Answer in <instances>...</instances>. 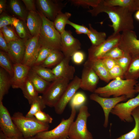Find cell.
<instances>
[{"label":"cell","instance_id":"cell-27","mask_svg":"<svg viewBox=\"0 0 139 139\" xmlns=\"http://www.w3.org/2000/svg\"><path fill=\"white\" fill-rule=\"evenodd\" d=\"M11 86V77L3 68H0V101H2L4 96L7 94Z\"/></svg>","mask_w":139,"mask_h":139},{"label":"cell","instance_id":"cell-29","mask_svg":"<svg viewBox=\"0 0 139 139\" xmlns=\"http://www.w3.org/2000/svg\"><path fill=\"white\" fill-rule=\"evenodd\" d=\"M90 32L87 35L90 39L92 46H95L100 45L106 40V34L105 32H99L94 29L92 25L89 24Z\"/></svg>","mask_w":139,"mask_h":139},{"label":"cell","instance_id":"cell-30","mask_svg":"<svg viewBox=\"0 0 139 139\" xmlns=\"http://www.w3.org/2000/svg\"><path fill=\"white\" fill-rule=\"evenodd\" d=\"M71 15V14L69 12L63 13L61 12L57 15L53 22L55 28L60 34L65 30L66 25Z\"/></svg>","mask_w":139,"mask_h":139},{"label":"cell","instance_id":"cell-35","mask_svg":"<svg viewBox=\"0 0 139 139\" xmlns=\"http://www.w3.org/2000/svg\"><path fill=\"white\" fill-rule=\"evenodd\" d=\"M7 54L3 51H0V66L9 74L11 78L13 75V65Z\"/></svg>","mask_w":139,"mask_h":139},{"label":"cell","instance_id":"cell-5","mask_svg":"<svg viewBox=\"0 0 139 139\" xmlns=\"http://www.w3.org/2000/svg\"><path fill=\"white\" fill-rule=\"evenodd\" d=\"M88 107L85 105L81 106L76 120L70 127L68 137L72 139H93L91 133L88 130L87 122L90 116Z\"/></svg>","mask_w":139,"mask_h":139},{"label":"cell","instance_id":"cell-43","mask_svg":"<svg viewBox=\"0 0 139 139\" xmlns=\"http://www.w3.org/2000/svg\"><path fill=\"white\" fill-rule=\"evenodd\" d=\"M34 117L39 121L46 124L52 123L53 120V118L50 116L42 111L36 113Z\"/></svg>","mask_w":139,"mask_h":139},{"label":"cell","instance_id":"cell-53","mask_svg":"<svg viewBox=\"0 0 139 139\" xmlns=\"http://www.w3.org/2000/svg\"><path fill=\"white\" fill-rule=\"evenodd\" d=\"M134 7L135 11L139 10V0H134Z\"/></svg>","mask_w":139,"mask_h":139},{"label":"cell","instance_id":"cell-38","mask_svg":"<svg viewBox=\"0 0 139 139\" xmlns=\"http://www.w3.org/2000/svg\"><path fill=\"white\" fill-rule=\"evenodd\" d=\"M7 43L11 41L18 40L20 39L16 36L13 29L10 26H7L0 29Z\"/></svg>","mask_w":139,"mask_h":139},{"label":"cell","instance_id":"cell-54","mask_svg":"<svg viewBox=\"0 0 139 139\" xmlns=\"http://www.w3.org/2000/svg\"><path fill=\"white\" fill-rule=\"evenodd\" d=\"M7 137L3 132L0 130V139H5Z\"/></svg>","mask_w":139,"mask_h":139},{"label":"cell","instance_id":"cell-50","mask_svg":"<svg viewBox=\"0 0 139 139\" xmlns=\"http://www.w3.org/2000/svg\"><path fill=\"white\" fill-rule=\"evenodd\" d=\"M0 48L3 51L7 54L8 49L7 43L1 31H0Z\"/></svg>","mask_w":139,"mask_h":139},{"label":"cell","instance_id":"cell-26","mask_svg":"<svg viewBox=\"0 0 139 139\" xmlns=\"http://www.w3.org/2000/svg\"><path fill=\"white\" fill-rule=\"evenodd\" d=\"M20 89L22 92L24 97L30 105L39 96V93L28 78Z\"/></svg>","mask_w":139,"mask_h":139},{"label":"cell","instance_id":"cell-4","mask_svg":"<svg viewBox=\"0 0 139 139\" xmlns=\"http://www.w3.org/2000/svg\"><path fill=\"white\" fill-rule=\"evenodd\" d=\"M39 12L42 20V24L39 34V41L40 45L53 50L61 51L60 34L55 28L53 22L48 19L40 12Z\"/></svg>","mask_w":139,"mask_h":139},{"label":"cell","instance_id":"cell-24","mask_svg":"<svg viewBox=\"0 0 139 139\" xmlns=\"http://www.w3.org/2000/svg\"><path fill=\"white\" fill-rule=\"evenodd\" d=\"M129 66L125 73L126 79L137 80L139 78V54L132 56Z\"/></svg>","mask_w":139,"mask_h":139},{"label":"cell","instance_id":"cell-56","mask_svg":"<svg viewBox=\"0 0 139 139\" xmlns=\"http://www.w3.org/2000/svg\"><path fill=\"white\" fill-rule=\"evenodd\" d=\"M135 89L136 93H139V83H137L136 85Z\"/></svg>","mask_w":139,"mask_h":139},{"label":"cell","instance_id":"cell-55","mask_svg":"<svg viewBox=\"0 0 139 139\" xmlns=\"http://www.w3.org/2000/svg\"><path fill=\"white\" fill-rule=\"evenodd\" d=\"M134 16L135 19L139 21V10L137 11L135 14Z\"/></svg>","mask_w":139,"mask_h":139},{"label":"cell","instance_id":"cell-41","mask_svg":"<svg viewBox=\"0 0 139 139\" xmlns=\"http://www.w3.org/2000/svg\"><path fill=\"white\" fill-rule=\"evenodd\" d=\"M124 54L123 51L118 46H117L113 47L109 50L101 58H108L115 60L121 57Z\"/></svg>","mask_w":139,"mask_h":139},{"label":"cell","instance_id":"cell-25","mask_svg":"<svg viewBox=\"0 0 139 139\" xmlns=\"http://www.w3.org/2000/svg\"><path fill=\"white\" fill-rule=\"evenodd\" d=\"M131 115L135 122L133 128L128 133L115 139H139V106L133 110Z\"/></svg>","mask_w":139,"mask_h":139},{"label":"cell","instance_id":"cell-16","mask_svg":"<svg viewBox=\"0 0 139 139\" xmlns=\"http://www.w3.org/2000/svg\"><path fill=\"white\" fill-rule=\"evenodd\" d=\"M61 51L65 57H71L73 54L81 48L79 40L74 38L70 30H65L60 34Z\"/></svg>","mask_w":139,"mask_h":139},{"label":"cell","instance_id":"cell-8","mask_svg":"<svg viewBox=\"0 0 139 139\" xmlns=\"http://www.w3.org/2000/svg\"><path fill=\"white\" fill-rule=\"evenodd\" d=\"M121 34L113 33L103 42L97 46H91L88 49V60L95 61L100 59L112 48L118 46Z\"/></svg>","mask_w":139,"mask_h":139},{"label":"cell","instance_id":"cell-34","mask_svg":"<svg viewBox=\"0 0 139 139\" xmlns=\"http://www.w3.org/2000/svg\"><path fill=\"white\" fill-rule=\"evenodd\" d=\"M103 4L109 7H128L134 12V0H102Z\"/></svg>","mask_w":139,"mask_h":139},{"label":"cell","instance_id":"cell-44","mask_svg":"<svg viewBox=\"0 0 139 139\" xmlns=\"http://www.w3.org/2000/svg\"><path fill=\"white\" fill-rule=\"evenodd\" d=\"M67 24L69 25L74 28L77 34H84L87 35L89 32V28L83 25H80L68 20L67 23Z\"/></svg>","mask_w":139,"mask_h":139},{"label":"cell","instance_id":"cell-10","mask_svg":"<svg viewBox=\"0 0 139 139\" xmlns=\"http://www.w3.org/2000/svg\"><path fill=\"white\" fill-rule=\"evenodd\" d=\"M139 106V93L135 97L130 99L125 102L117 104L110 113L117 116L122 121L133 122V118L131 114L133 110Z\"/></svg>","mask_w":139,"mask_h":139},{"label":"cell","instance_id":"cell-12","mask_svg":"<svg viewBox=\"0 0 139 139\" xmlns=\"http://www.w3.org/2000/svg\"><path fill=\"white\" fill-rule=\"evenodd\" d=\"M36 2L39 11L53 22L67 4L61 1L51 0H37Z\"/></svg>","mask_w":139,"mask_h":139},{"label":"cell","instance_id":"cell-14","mask_svg":"<svg viewBox=\"0 0 139 139\" xmlns=\"http://www.w3.org/2000/svg\"><path fill=\"white\" fill-rule=\"evenodd\" d=\"M80 78L76 76L69 83L59 100L54 107L56 113L61 114L63 113L67 104L80 88Z\"/></svg>","mask_w":139,"mask_h":139},{"label":"cell","instance_id":"cell-58","mask_svg":"<svg viewBox=\"0 0 139 139\" xmlns=\"http://www.w3.org/2000/svg\"><path fill=\"white\" fill-rule=\"evenodd\" d=\"M5 139H25L24 137L21 138H11L7 137Z\"/></svg>","mask_w":139,"mask_h":139},{"label":"cell","instance_id":"cell-2","mask_svg":"<svg viewBox=\"0 0 139 139\" xmlns=\"http://www.w3.org/2000/svg\"><path fill=\"white\" fill-rule=\"evenodd\" d=\"M138 82L137 80L117 79L104 86L97 88L94 93L103 97L124 95L130 99L134 97L137 93L135 87Z\"/></svg>","mask_w":139,"mask_h":139},{"label":"cell","instance_id":"cell-23","mask_svg":"<svg viewBox=\"0 0 139 139\" xmlns=\"http://www.w3.org/2000/svg\"><path fill=\"white\" fill-rule=\"evenodd\" d=\"M28 78L33 84L38 92L42 94L45 91L51 83L42 79L31 68L29 72Z\"/></svg>","mask_w":139,"mask_h":139},{"label":"cell","instance_id":"cell-6","mask_svg":"<svg viewBox=\"0 0 139 139\" xmlns=\"http://www.w3.org/2000/svg\"><path fill=\"white\" fill-rule=\"evenodd\" d=\"M70 116L67 119H62L60 124L56 127L49 131L40 132L34 136L37 139H59L68 138L70 128L74 121L76 115V109L71 106Z\"/></svg>","mask_w":139,"mask_h":139},{"label":"cell","instance_id":"cell-37","mask_svg":"<svg viewBox=\"0 0 139 139\" xmlns=\"http://www.w3.org/2000/svg\"><path fill=\"white\" fill-rule=\"evenodd\" d=\"M86 100V96L82 92H76L70 101L71 106H74L76 109L80 108L84 105Z\"/></svg>","mask_w":139,"mask_h":139},{"label":"cell","instance_id":"cell-51","mask_svg":"<svg viewBox=\"0 0 139 139\" xmlns=\"http://www.w3.org/2000/svg\"><path fill=\"white\" fill-rule=\"evenodd\" d=\"M6 1L0 0V13L1 14L5 10L6 5Z\"/></svg>","mask_w":139,"mask_h":139},{"label":"cell","instance_id":"cell-7","mask_svg":"<svg viewBox=\"0 0 139 139\" xmlns=\"http://www.w3.org/2000/svg\"><path fill=\"white\" fill-rule=\"evenodd\" d=\"M69 81L65 79H60L51 82L42 96L46 106L55 107L62 97Z\"/></svg>","mask_w":139,"mask_h":139},{"label":"cell","instance_id":"cell-52","mask_svg":"<svg viewBox=\"0 0 139 139\" xmlns=\"http://www.w3.org/2000/svg\"><path fill=\"white\" fill-rule=\"evenodd\" d=\"M20 21V20L15 18H12V25L15 28L17 25Z\"/></svg>","mask_w":139,"mask_h":139},{"label":"cell","instance_id":"cell-9","mask_svg":"<svg viewBox=\"0 0 139 139\" xmlns=\"http://www.w3.org/2000/svg\"><path fill=\"white\" fill-rule=\"evenodd\" d=\"M0 127L7 137L21 138L23 135L14 122L7 108L0 101Z\"/></svg>","mask_w":139,"mask_h":139},{"label":"cell","instance_id":"cell-59","mask_svg":"<svg viewBox=\"0 0 139 139\" xmlns=\"http://www.w3.org/2000/svg\"><path fill=\"white\" fill-rule=\"evenodd\" d=\"M67 139H71V138H69V137H68V138Z\"/></svg>","mask_w":139,"mask_h":139},{"label":"cell","instance_id":"cell-11","mask_svg":"<svg viewBox=\"0 0 139 139\" xmlns=\"http://www.w3.org/2000/svg\"><path fill=\"white\" fill-rule=\"evenodd\" d=\"M90 98L91 100L98 103L102 108L105 116L103 126L105 128L108 126L109 114L112 110L117 104L125 101L128 99L124 95L111 98L103 97L94 93L90 95Z\"/></svg>","mask_w":139,"mask_h":139},{"label":"cell","instance_id":"cell-22","mask_svg":"<svg viewBox=\"0 0 139 139\" xmlns=\"http://www.w3.org/2000/svg\"><path fill=\"white\" fill-rule=\"evenodd\" d=\"M84 65L91 67L102 80L108 83L111 80L109 71L105 67L101 59L93 61L88 59Z\"/></svg>","mask_w":139,"mask_h":139},{"label":"cell","instance_id":"cell-13","mask_svg":"<svg viewBox=\"0 0 139 139\" xmlns=\"http://www.w3.org/2000/svg\"><path fill=\"white\" fill-rule=\"evenodd\" d=\"M118 47L132 56L139 54V39L133 30L122 32Z\"/></svg>","mask_w":139,"mask_h":139},{"label":"cell","instance_id":"cell-39","mask_svg":"<svg viewBox=\"0 0 139 139\" xmlns=\"http://www.w3.org/2000/svg\"><path fill=\"white\" fill-rule=\"evenodd\" d=\"M101 0H71L69 1L72 4L77 6H81L88 8L91 6L92 7L97 6Z\"/></svg>","mask_w":139,"mask_h":139},{"label":"cell","instance_id":"cell-28","mask_svg":"<svg viewBox=\"0 0 139 139\" xmlns=\"http://www.w3.org/2000/svg\"><path fill=\"white\" fill-rule=\"evenodd\" d=\"M64 57L61 51L53 50L41 65L48 68L55 67L59 63Z\"/></svg>","mask_w":139,"mask_h":139},{"label":"cell","instance_id":"cell-33","mask_svg":"<svg viewBox=\"0 0 139 139\" xmlns=\"http://www.w3.org/2000/svg\"><path fill=\"white\" fill-rule=\"evenodd\" d=\"M29 110L26 114L27 117H33L38 112L42 111L46 107V105L42 96L39 95L32 102Z\"/></svg>","mask_w":139,"mask_h":139},{"label":"cell","instance_id":"cell-47","mask_svg":"<svg viewBox=\"0 0 139 139\" xmlns=\"http://www.w3.org/2000/svg\"><path fill=\"white\" fill-rule=\"evenodd\" d=\"M12 18L6 15H3L0 18V29L4 27L12 25Z\"/></svg>","mask_w":139,"mask_h":139},{"label":"cell","instance_id":"cell-40","mask_svg":"<svg viewBox=\"0 0 139 139\" xmlns=\"http://www.w3.org/2000/svg\"><path fill=\"white\" fill-rule=\"evenodd\" d=\"M132 56L128 54L124 53L121 57L115 59L117 64L122 69L125 74L131 62Z\"/></svg>","mask_w":139,"mask_h":139},{"label":"cell","instance_id":"cell-19","mask_svg":"<svg viewBox=\"0 0 139 139\" xmlns=\"http://www.w3.org/2000/svg\"><path fill=\"white\" fill-rule=\"evenodd\" d=\"M25 41L20 39L7 43V54L13 64L22 63L24 54Z\"/></svg>","mask_w":139,"mask_h":139},{"label":"cell","instance_id":"cell-18","mask_svg":"<svg viewBox=\"0 0 139 139\" xmlns=\"http://www.w3.org/2000/svg\"><path fill=\"white\" fill-rule=\"evenodd\" d=\"M71 59V57H65L59 63L51 69L56 79H65L70 81L73 79L75 69L69 64Z\"/></svg>","mask_w":139,"mask_h":139},{"label":"cell","instance_id":"cell-57","mask_svg":"<svg viewBox=\"0 0 139 139\" xmlns=\"http://www.w3.org/2000/svg\"><path fill=\"white\" fill-rule=\"evenodd\" d=\"M68 139V138H60V139ZM26 139H36L35 138V136H33V137H29V138H27Z\"/></svg>","mask_w":139,"mask_h":139},{"label":"cell","instance_id":"cell-31","mask_svg":"<svg viewBox=\"0 0 139 139\" xmlns=\"http://www.w3.org/2000/svg\"><path fill=\"white\" fill-rule=\"evenodd\" d=\"M31 68L40 77L47 81L51 82L56 80L51 69L41 65H34Z\"/></svg>","mask_w":139,"mask_h":139},{"label":"cell","instance_id":"cell-42","mask_svg":"<svg viewBox=\"0 0 139 139\" xmlns=\"http://www.w3.org/2000/svg\"><path fill=\"white\" fill-rule=\"evenodd\" d=\"M109 76L111 80L117 79H123L125 73L121 68L116 64L109 71Z\"/></svg>","mask_w":139,"mask_h":139},{"label":"cell","instance_id":"cell-46","mask_svg":"<svg viewBox=\"0 0 139 139\" xmlns=\"http://www.w3.org/2000/svg\"><path fill=\"white\" fill-rule=\"evenodd\" d=\"M85 55L84 53L80 50L75 52L71 57L73 62L76 65L82 64L85 59Z\"/></svg>","mask_w":139,"mask_h":139},{"label":"cell","instance_id":"cell-49","mask_svg":"<svg viewBox=\"0 0 139 139\" xmlns=\"http://www.w3.org/2000/svg\"><path fill=\"white\" fill-rule=\"evenodd\" d=\"M26 9L30 11H36L35 1L33 0H22Z\"/></svg>","mask_w":139,"mask_h":139},{"label":"cell","instance_id":"cell-48","mask_svg":"<svg viewBox=\"0 0 139 139\" xmlns=\"http://www.w3.org/2000/svg\"><path fill=\"white\" fill-rule=\"evenodd\" d=\"M100 59H101L105 67L108 71L117 64L115 60L113 59L108 58H103Z\"/></svg>","mask_w":139,"mask_h":139},{"label":"cell","instance_id":"cell-36","mask_svg":"<svg viewBox=\"0 0 139 139\" xmlns=\"http://www.w3.org/2000/svg\"><path fill=\"white\" fill-rule=\"evenodd\" d=\"M53 50L46 46L40 45V47L37 57L33 65H41Z\"/></svg>","mask_w":139,"mask_h":139},{"label":"cell","instance_id":"cell-45","mask_svg":"<svg viewBox=\"0 0 139 139\" xmlns=\"http://www.w3.org/2000/svg\"><path fill=\"white\" fill-rule=\"evenodd\" d=\"M23 22L20 20L15 28L19 36L21 39L24 40L26 39L28 36Z\"/></svg>","mask_w":139,"mask_h":139},{"label":"cell","instance_id":"cell-21","mask_svg":"<svg viewBox=\"0 0 139 139\" xmlns=\"http://www.w3.org/2000/svg\"><path fill=\"white\" fill-rule=\"evenodd\" d=\"M26 21L27 27L32 37L39 35L42 20L39 12H29Z\"/></svg>","mask_w":139,"mask_h":139},{"label":"cell","instance_id":"cell-3","mask_svg":"<svg viewBox=\"0 0 139 139\" xmlns=\"http://www.w3.org/2000/svg\"><path fill=\"white\" fill-rule=\"evenodd\" d=\"M12 117L25 139L34 136L40 132L48 131L49 128V124L39 121L34 117H27L20 112L14 113Z\"/></svg>","mask_w":139,"mask_h":139},{"label":"cell","instance_id":"cell-32","mask_svg":"<svg viewBox=\"0 0 139 139\" xmlns=\"http://www.w3.org/2000/svg\"><path fill=\"white\" fill-rule=\"evenodd\" d=\"M10 6L12 11L18 17L23 21L27 20L28 13L21 3L17 0H11Z\"/></svg>","mask_w":139,"mask_h":139},{"label":"cell","instance_id":"cell-20","mask_svg":"<svg viewBox=\"0 0 139 139\" xmlns=\"http://www.w3.org/2000/svg\"><path fill=\"white\" fill-rule=\"evenodd\" d=\"M13 65L14 72L11 78V86L13 89L20 88L28 79L31 67L22 63Z\"/></svg>","mask_w":139,"mask_h":139},{"label":"cell","instance_id":"cell-17","mask_svg":"<svg viewBox=\"0 0 139 139\" xmlns=\"http://www.w3.org/2000/svg\"><path fill=\"white\" fill-rule=\"evenodd\" d=\"M80 79V88L94 93L99 78L93 69L84 65Z\"/></svg>","mask_w":139,"mask_h":139},{"label":"cell","instance_id":"cell-1","mask_svg":"<svg viewBox=\"0 0 139 139\" xmlns=\"http://www.w3.org/2000/svg\"><path fill=\"white\" fill-rule=\"evenodd\" d=\"M92 8L87 11L92 16H96L102 12L108 14L112 23L109 25L113 28L114 33L133 30L134 28L133 17L134 12L129 8L108 6L103 4L102 0L97 6Z\"/></svg>","mask_w":139,"mask_h":139},{"label":"cell","instance_id":"cell-15","mask_svg":"<svg viewBox=\"0 0 139 139\" xmlns=\"http://www.w3.org/2000/svg\"><path fill=\"white\" fill-rule=\"evenodd\" d=\"M39 34L32 37L25 42V50L22 63L32 67L34 64L40 47Z\"/></svg>","mask_w":139,"mask_h":139}]
</instances>
